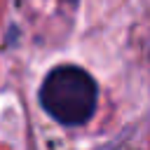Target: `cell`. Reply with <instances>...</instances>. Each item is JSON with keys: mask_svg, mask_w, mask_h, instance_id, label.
<instances>
[{"mask_svg": "<svg viewBox=\"0 0 150 150\" xmlns=\"http://www.w3.org/2000/svg\"><path fill=\"white\" fill-rule=\"evenodd\" d=\"M42 110L63 127H80L89 122L98 105L96 80L75 63L54 66L38 91Z\"/></svg>", "mask_w": 150, "mask_h": 150, "instance_id": "6da1fadb", "label": "cell"}]
</instances>
